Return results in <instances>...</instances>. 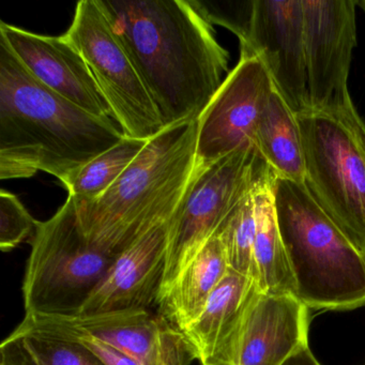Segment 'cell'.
I'll list each match as a JSON object with an SVG mask.
<instances>
[{
    "instance_id": "d6986e66",
    "label": "cell",
    "mask_w": 365,
    "mask_h": 365,
    "mask_svg": "<svg viewBox=\"0 0 365 365\" xmlns=\"http://www.w3.org/2000/svg\"><path fill=\"white\" fill-rule=\"evenodd\" d=\"M256 287L253 279L228 271L197 319L182 331L200 365L211 358L220 341L236 326Z\"/></svg>"
},
{
    "instance_id": "9a60e30c",
    "label": "cell",
    "mask_w": 365,
    "mask_h": 365,
    "mask_svg": "<svg viewBox=\"0 0 365 365\" xmlns=\"http://www.w3.org/2000/svg\"><path fill=\"white\" fill-rule=\"evenodd\" d=\"M172 217L151 228L116 258L78 315L151 309L158 304Z\"/></svg>"
},
{
    "instance_id": "3957f363",
    "label": "cell",
    "mask_w": 365,
    "mask_h": 365,
    "mask_svg": "<svg viewBox=\"0 0 365 365\" xmlns=\"http://www.w3.org/2000/svg\"><path fill=\"white\" fill-rule=\"evenodd\" d=\"M197 119L165 128L97 200L78 202L86 238L115 256L170 219L196 166Z\"/></svg>"
},
{
    "instance_id": "7a4b0ae2",
    "label": "cell",
    "mask_w": 365,
    "mask_h": 365,
    "mask_svg": "<svg viewBox=\"0 0 365 365\" xmlns=\"http://www.w3.org/2000/svg\"><path fill=\"white\" fill-rule=\"evenodd\" d=\"M113 118L74 106L35 78L0 40V179L63 181L125 138Z\"/></svg>"
},
{
    "instance_id": "4316f807",
    "label": "cell",
    "mask_w": 365,
    "mask_h": 365,
    "mask_svg": "<svg viewBox=\"0 0 365 365\" xmlns=\"http://www.w3.org/2000/svg\"><path fill=\"white\" fill-rule=\"evenodd\" d=\"M356 5L359 6L365 14V0H356Z\"/></svg>"
},
{
    "instance_id": "5bb4252c",
    "label": "cell",
    "mask_w": 365,
    "mask_h": 365,
    "mask_svg": "<svg viewBox=\"0 0 365 365\" xmlns=\"http://www.w3.org/2000/svg\"><path fill=\"white\" fill-rule=\"evenodd\" d=\"M0 40L51 91L89 114L115 119L86 61L65 35H39L1 22Z\"/></svg>"
},
{
    "instance_id": "52a82bcc",
    "label": "cell",
    "mask_w": 365,
    "mask_h": 365,
    "mask_svg": "<svg viewBox=\"0 0 365 365\" xmlns=\"http://www.w3.org/2000/svg\"><path fill=\"white\" fill-rule=\"evenodd\" d=\"M275 176L256 148L240 149L208 165L195 166L170 219L165 272L158 302L217 235L237 205Z\"/></svg>"
},
{
    "instance_id": "2e32d148",
    "label": "cell",
    "mask_w": 365,
    "mask_h": 365,
    "mask_svg": "<svg viewBox=\"0 0 365 365\" xmlns=\"http://www.w3.org/2000/svg\"><path fill=\"white\" fill-rule=\"evenodd\" d=\"M223 242L211 238L183 269L172 287L158 302L159 313L183 331L197 319L215 288L230 271Z\"/></svg>"
},
{
    "instance_id": "ffe728a7",
    "label": "cell",
    "mask_w": 365,
    "mask_h": 365,
    "mask_svg": "<svg viewBox=\"0 0 365 365\" xmlns=\"http://www.w3.org/2000/svg\"><path fill=\"white\" fill-rule=\"evenodd\" d=\"M0 356V365H104L78 341L19 328L1 343Z\"/></svg>"
},
{
    "instance_id": "e0dca14e",
    "label": "cell",
    "mask_w": 365,
    "mask_h": 365,
    "mask_svg": "<svg viewBox=\"0 0 365 365\" xmlns=\"http://www.w3.org/2000/svg\"><path fill=\"white\" fill-rule=\"evenodd\" d=\"M275 178L277 176L264 181L254 192L256 236L253 281L262 294L296 298V283L277 223L273 192Z\"/></svg>"
},
{
    "instance_id": "d4e9b609",
    "label": "cell",
    "mask_w": 365,
    "mask_h": 365,
    "mask_svg": "<svg viewBox=\"0 0 365 365\" xmlns=\"http://www.w3.org/2000/svg\"><path fill=\"white\" fill-rule=\"evenodd\" d=\"M16 328L21 329V330L46 333V334L55 335V336L78 341L87 349L91 350L104 365H140L134 359L123 354L114 346L101 341L97 337L86 334V333L70 330V329L58 328V327L24 326L22 324H19Z\"/></svg>"
},
{
    "instance_id": "ba28073f",
    "label": "cell",
    "mask_w": 365,
    "mask_h": 365,
    "mask_svg": "<svg viewBox=\"0 0 365 365\" xmlns=\"http://www.w3.org/2000/svg\"><path fill=\"white\" fill-rule=\"evenodd\" d=\"M86 61L125 136L151 140L165 129L135 66L99 0H81L65 34Z\"/></svg>"
},
{
    "instance_id": "8fae6325",
    "label": "cell",
    "mask_w": 365,
    "mask_h": 365,
    "mask_svg": "<svg viewBox=\"0 0 365 365\" xmlns=\"http://www.w3.org/2000/svg\"><path fill=\"white\" fill-rule=\"evenodd\" d=\"M309 309L292 296L254 290L236 326L202 365H283L309 335Z\"/></svg>"
},
{
    "instance_id": "603a6c76",
    "label": "cell",
    "mask_w": 365,
    "mask_h": 365,
    "mask_svg": "<svg viewBox=\"0 0 365 365\" xmlns=\"http://www.w3.org/2000/svg\"><path fill=\"white\" fill-rule=\"evenodd\" d=\"M36 221L14 194L0 191V249L10 252L35 236Z\"/></svg>"
},
{
    "instance_id": "6da1fadb",
    "label": "cell",
    "mask_w": 365,
    "mask_h": 365,
    "mask_svg": "<svg viewBox=\"0 0 365 365\" xmlns=\"http://www.w3.org/2000/svg\"><path fill=\"white\" fill-rule=\"evenodd\" d=\"M164 128L200 118L230 54L196 0H99Z\"/></svg>"
},
{
    "instance_id": "7c38bea8",
    "label": "cell",
    "mask_w": 365,
    "mask_h": 365,
    "mask_svg": "<svg viewBox=\"0 0 365 365\" xmlns=\"http://www.w3.org/2000/svg\"><path fill=\"white\" fill-rule=\"evenodd\" d=\"M24 326H50L86 333L106 341L140 365H192L197 354L182 331L161 313L132 309L97 315H25Z\"/></svg>"
},
{
    "instance_id": "cb8c5ba5",
    "label": "cell",
    "mask_w": 365,
    "mask_h": 365,
    "mask_svg": "<svg viewBox=\"0 0 365 365\" xmlns=\"http://www.w3.org/2000/svg\"><path fill=\"white\" fill-rule=\"evenodd\" d=\"M205 16L212 24L230 29L243 42L249 33L253 14L254 0L245 1H200L196 0Z\"/></svg>"
},
{
    "instance_id": "44dd1931",
    "label": "cell",
    "mask_w": 365,
    "mask_h": 365,
    "mask_svg": "<svg viewBox=\"0 0 365 365\" xmlns=\"http://www.w3.org/2000/svg\"><path fill=\"white\" fill-rule=\"evenodd\" d=\"M148 140L125 136L118 144L68 175L61 183L78 202L97 200L118 180Z\"/></svg>"
},
{
    "instance_id": "7402d4cb",
    "label": "cell",
    "mask_w": 365,
    "mask_h": 365,
    "mask_svg": "<svg viewBox=\"0 0 365 365\" xmlns=\"http://www.w3.org/2000/svg\"><path fill=\"white\" fill-rule=\"evenodd\" d=\"M254 192L237 205L215 235L225 247L230 270L252 279L256 236Z\"/></svg>"
},
{
    "instance_id": "ac0fdd59",
    "label": "cell",
    "mask_w": 365,
    "mask_h": 365,
    "mask_svg": "<svg viewBox=\"0 0 365 365\" xmlns=\"http://www.w3.org/2000/svg\"><path fill=\"white\" fill-rule=\"evenodd\" d=\"M255 146L277 177L304 185V150L298 119L275 87L258 121Z\"/></svg>"
},
{
    "instance_id": "484cf974",
    "label": "cell",
    "mask_w": 365,
    "mask_h": 365,
    "mask_svg": "<svg viewBox=\"0 0 365 365\" xmlns=\"http://www.w3.org/2000/svg\"><path fill=\"white\" fill-rule=\"evenodd\" d=\"M283 365H322L309 349V344H305L302 347L294 351Z\"/></svg>"
},
{
    "instance_id": "8992f818",
    "label": "cell",
    "mask_w": 365,
    "mask_h": 365,
    "mask_svg": "<svg viewBox=\"0 0 365 365\" xmlns=\"http://www.w3.org/2000/svg\"><path fill=\"white\" fill-rule=\"evenodd\" d=\"M31 243L22 286L25 315H78L118 257L86 238L71 195L51 219L39 222Z\"/></svg>"
},
{
    "instance_id": "277c9868",
    "label": "cell",
    "mask_w": 365,
    "mask_h": 365,
    "mask_svg": "<svg viewBox=\"0 0 365 365\" xmlns=\"http://www.w3.org/2000/svg\"><path fill=\"white\" fill-rule=\"evenodd\" d=\"M275 210L296 283L307 309L365 307V253L324 212L303 183L277 177Z\"/></svg>"
},
{
    "instance_id": "9c48e42d",
    "label": "cell",
    "mask_w": 365,
    "mask_h": 365,
    "mask_svg": "<svg viewBox=\"0 0 365 365\" xmlns=\"http://www.w3.org/2000/svg\"><path fill=\"white\" fill-rule=\"evenodd\" d=\"M273 89L262 59L240 56L197 119L196 165H208L240 149L256 148L258 121Z\"/></svg>"
},
{
    "instance_id": "30bf717a",
    "label": "cell",
    "mask_w": 365,
    "mask_h": 365,
    "mask_svg": "<svg viewBox=\"0 0 365 365\" xmlns=\"http://www.w3.org/2000/svg\"><path fill=\"white\" fill-rule=\"evenodd\" d=\"M309 106L329 110L351 103L348 76L356 46V1L302 0Z\"/></svg>"
},
{
    "instance_id": "4fadbf2b",
    "label": "cell",
    "mask_w": 365,
    "mask_h": 365,
    "mask_svg": "<svg viewBox=\"0 0 365 365\" xmlns=\"http://www.w3.org/2000/svg\"><path fill=\"white\" fill-rule=\"evenodd\" d=\"M256 55L294 114L309 110L302 0H254L240 56Z\"/></svg>"
},
{
    "instance_id": "5b68a950",
    "label": "cell",
    "mask_w": 365,
    "mask_h": 365,
    "mask_svg": "<svg viewBox=\"0 0 365 365\" xmlns=\"http://www.w3.org/2000/svg\"><path fill=\"white\" fill-rule=\"evenodd\" d=\"M296 115L304 150V185L365 253V121L352 102Z\"/></svg>"
}]
</instances>
